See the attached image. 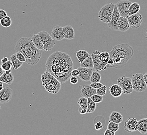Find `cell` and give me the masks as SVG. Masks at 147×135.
<instances>
[{
  "instance_id": "6da1fadb",
  "label": "cell",
  "mask_w": 147,
  "mask_h": 135,
  "mask_svg": "<svg viewBox=\"0 0 147 135\" xmlns=\"http://www.w3.org/2000/svg\"><path fill=\"white\" fill-rule=\"evenodd\" d=\"M74 64L68 53L57 51L52 53L46 61V71L54 76L61 84L67 82L71 76Z\"/></svg>"
},
{
  "instance_id": "7a4b0ae2",
  "label": "cell",
  "mask_w": 147,
  "mask_h": 135,
  "mask_svg": "<svg viewBox=\"0 0 147 135\" xmlns=\"http://www.w3.org/2000/svg\"><path fill=\"white\" fill-rule=\"evenodd\" d=\"M14 48L16 52L23 53L26 59V62L31 65H37L42 56L41 51L36 47L29 37H24L20 39Z\"/></svg>"
},
{
  "instance_id": "3957f363",
  "label": "cell",
  "mask_w": 147,
  "mask_h": 135,
  "mask_svg": "<svg viewBox=\"0 0 147 135\" xmlns=\"http://www.w3.org/2000/svg\"><path fill=\"white\" fill-rule=\"evenodd\" d=\"M134 53L133 47L128 44L115 45L109 52L110 58L113 61V65L111 68L120 69L124 67L133 56Z\"/></svg>"
},
{
  "instance_id": "277c9868",
  "label": "cell",
  "mask_w": 147,
  "mask_h": 135,
  "mask_svg": "<svg viewBox=\"0 0 147 135\" xmlns=\"http://www.w3.org/2000/svg\"><path fill=\"white\" fill-rule=\"evenodd\" d=\"M44 89L49 93L57 94L61 89V83L48 71H45L41 76Z\"/></svg>"
},
{
  "instance_id": "5b68a950",
  "label": "cell",
  "mask_w": 147,
  "mask_h": 135,
  "mask_svg": "<svg viewBox=\"0 0 147 135\" xmlns=\"http://www.w3.org/2000/svg\"><path fill=\"white\" fill-rule=\"evenodd\" d=\"M114 6L115 4L109 3L106 4L101 7L98 12V17L101 21L105 23H108L110 21Z\"/></svg>"
},
{
  "instance_id": "8992f818",
  "label": "cell",
  "mask_w": 147,
  "mask_h": 135,
  "mask_svg": "<svg viewBox=\"0 0 147 135\" xmlns=\"http://www.w3.org/2000/svg\"><path fill=\"white\" fill-rule=\"evenodd\" d=\"M133 90L136 92H143L147 89V86L144 81L142 73H136L133 74L131 78Z\"/></svg>"
},
{
  "instance_id": "52a82bcc",
  "label": "cell",
  "mask_w": 147,
  "mask_h": 135,
  "mask_svg": "<svg viewBox=\"0 0 147 135\" xmlns=\"http://www.w3.org/2000/svg\"><path fill=\"white\" fill-rule=\"evenodd\" d=\"M38 34L42 40L44 51H51L55 44V41L52 38L51 35L47 31H40Z\"/></svg>"
},
{
  "instance_id": "ba28073f",
  "label": "cell",
  "mask_w": 147,
  "mask_h": 135,
  "mask_svg": "<svg viewBox=\"0 0 147 135\" xmlns=\"http://www.w3.org/2000/svg\"><path fill=\"white\" fill-rule=\"evenodd\" d=\"M117 84L121 87L123 93L125 94H131L133 93V88L131 79L123 76L117 79Z\"/></svg>"
},
{
  "instance_id": "9c48e42d",
  "label": "cell",
  "mask_w": 147,
  "mask_h": 135,
  "mask_svg": "<svg viewBox=\"0 0 147 135\" xmlns=\"http://www.w3.org/2000/svg\"><path fill=\"white\" fill-rule=\"evenodd\" d=\"M100 52L99 51H94L91 54V57L93 60V65L94 70L96 71H103L107 69V65L108 63H104L100 59L99 55Z\"/></svg>"
},
{
  "instance_id": "30bf717a",
  "label": "cell",
  "mask_w": 147,
  "mask_h": 135,
  "mask_svg": "<svg viewBox=\"0 0 147 135\" xmlns=\"http://www.w3.org/2000/svg\"><path fill=\"white\" fill-rule=\"evenodd\" d=\"M131 3L128 0H121L116 3V5L121 16L128 18V11Z\"/></svg>"
},
{
  "instance_id": "8fae6325",
  "label": "cell",
  "mask_w": 147,
  "mask_h": 135,
  "mask_svg": "<svg viewBox=\"0 0 147 135\" xmlns=\"http://www.w3.org/2000/svg\"><path fill=\"white\" fill-rule=\"evenodd\" d=\"M130 27L133 29H138L143 21V17L139 13L132 15L127 18Z\"/></svg>"
},
{
  "instance_id": "7c38bea8",
  "label": "cell",
  "mask_w": 147,
  "mask_h": 135,
  "mask_svg": "<svg viewBox=\"0 0 147 135\" xmlns=\"http://www.w3.org/2000/svg\"><path fill=\"white\" fill-rule=\"evenodd\" d=\"M120 14L117 8L116 4H115L114 9L113 11V14L112 15L111 19L109 23H107L108 27L114 31H119L118 30V21L120 17Z\"/></svg>"
},
{
  "instance_id": "4fadbf2b",
  "label": "cell",
  "mask_w": 147,
  "mask_h": 135,
  "mask_svg": "<svg viewBox=\"0 0 147 135\" xmlns=\"http://www.w3.org/2000/svg\"><path fill=\"white\" fill-rule=\"evenodd\" d=\"M13 96V90L10 87H4L2 90L0 91V103L6 104L11 101Z\"/></svg>"
},
{
  "instance_id": "5bb4252c",
  "label": "cell",
  "mask_w": 147,
  "mask_h": 135,
  "mask_svg": "<svg viewBox=\"0 0 147 135\" xmlns=\"http://www.w3.org/2000/svg\"><path fill=\"white\" fill-rule=\"evenodd\" d=\"M124 129L128 132H134L138 130V121L135 118H129L126 121Z\"/></svg>"
},
{
  "instance_id": "9a60e30c",
  "label": "cell",
  "mask_w": 147,
  "mask_h": 135,
  "mask_svg": "<svg viewBox=\"0 0 147 135\" xmlns=\"http://www.w3.org/2000/svg\"><path fill=\"white\" fill-rule=\"evenodd\" d=\"M79 70V74L78 76L83 81L88 82L90 81V77L93 72L92 68H86L80 67L78 68Z\"/></svg>"
},
{
  "instance_id": "2e32d148",
  "label": "cell",
  "mask_w": 147,
  "mask_h": 135,
  "mask_svg": "<svg viewBox=\"0 0 147 135\" xmlns=\"http://www.w3.org/2000/svg\"><path fill=\"white\" fill-rule=\"evenodd\" d=\"M51 36L55 41H60L64 39L63 27L60 25L55 26L51 32Z\"/></svg>"
},
{
  "instance_id": "e0dca14e",
  "label": "cell",
  "mask_w": 147,
  "mask_h": 135,
  "mask_svg": "<svg viewBox=\"0 0 147 135\" xmlns=\"http://www.w3.org/2000/svg\"><path fill=\"white\" fill-rule=\"evenodd\" d=\"M96 90L91 87L90 85H85L82 86L81 90V96L85 98H90L91 97L96 94Z\"/></svg>"
},
{
  "instance_id": "ac0fdd59",
  "label": "cell",
  "mask_w": 147,
  "mask_h": 135,
  "mask_svg": "<svg viewBox=\"0 0 147 135\" xmlns=\"http://www.w3.org/2000/svg\"><path fill=\"white\" fill-rule=\"evenodd\" d=\"M130 27V25L128 21L127 18L120 16L118 21L119 31L122 32H124L128 31Z\"/></svg>"
},
{
  "instance_id": "d6986e66",
  "label": "cell",
  "mask_w": 147,
  "mask_h": 135,
  "mask_svg": "<svg viewBox=\"0 0 147 135\" xmlns=\"http://www.w3.org/2000/svg\"><path fill=\"white\" fill-rule=\"evenodd\" d=\"M77 104L79 105L80 108L78 110L79 113L81 114H85L87 113V106H88V98L84 97H81L78 100Z\"/></svg>"
},
{
  "instance_id": "ffe728a7",
  "label": "cell",
  "mask_w": 147,
  "mask_h": 135,
  "mask_svg": "<svg viewBox=\"0 0 147 135\" xmlns=\"http://www.w3.org/2000/svg\"><path fill=\"white\" fill-rule=\"evenodd\" d=\"M63 31L64 35V39H74L75 31L71 25H65L64 27H63Z\"/></svg>"
},
{
  "instance_id": "44dd1931",
  "label": "cell",
  "mask_w": 147,
  "mask_h": 135,
  "mask_svg": "<svg viewBox=\"0 0 147 135\" xmlns=\"http://www.w3.org/2000/svg\"><path fill=\"white\" fill-rule=\"evenodd\" d=\"M109 90L111 95L115 98L120 97L123 94L122 88L118 84H114L111 85L109 88Z\"/></svg>"
},
{
  "instance_id": "7402d4cb",
  "label": "cell",
  "mask_w": 147,
  "mask_h": 135,
  "mask_svg": "<svg viewBox=\"0 0 147 135\" xmlns=\"http://www.w3.org/2000/svg\"><path fill=\"white\" fill-rule=\"evenodd\" d=\"M31 39L32 41V42L38 49L40 51H44L42 40L38 34H34Z\"/></svg>"
},
{
  "instance_id": "603a6c76",
  "label": "cell",
  "mask_w": 147,
  "mask_h": 135,
  "mask_svg": "<svg viewBox=\"0 0 147 135\" xmlns=\"http://www.w3.org/2000/svg\"><path fill=\"white\" fill-rule=\"evenodd\" d=\"M109 121L115 123L120 124L123 121V116L121 113L117 111H113L109 117Z\"/></svg>"
},
{
  "instance_id": "cb8c5ba5",
  "label": "cell",
  "mask_w": 147,
  "mask_h": 135,
  "mask_svg": "<svg viewBox=\"0 0 147 135\" xmlns=\"http://www.w3.org/2000/svg\"><path fill=\"white\" fill-rule=\"evenodd\" d=\"M0 81L7 84L11 85L14 82V76L12 73H7L4 72L0 77Z\"/></svg>"
},
{
  "instance_id": "d4e9b609",
  "label": "cell",
  "mask_w": 147,
  "mask_h": 135,
  "mask_svg": "<svg viewBox=\"0 0 147 135\" xmlns=\"http://www.w3.org/2000/svg\"><path fill=\"white\" fill-rule=\"evenodd\" d=\"M138 130L142 135L147 133V118H142L138 121Z\"/></svg>"
},
{
  "instance_id": "484cf974",
  "label": "cell",
  "mask_w": 147,
  "mask_h": 135,
  "mask_svg": "<svg viewBox=\"0 0 147 135\" xmlns=\"http://www.w3.org/2000/svg\"><path fill=\"white\" fill-rule=\"evenodd\" d=\"M140 9V6L138 3L135 2V3H131L128 11V17L132 15L135 14L139 13Z\"/></svg>"
},
{
  "instance_id": "4316f807",
  "label": "cell",
  "mask_w": 147,
  "mask_h": 135,
  "mask_svg": "<svg viewBox=\"0 0 147 135\" xmlns=\"http://www.w3.org/2000/svg\"><path fill=\"white\" fill-rule=\"evenodd\" d=\"M90 56V55L88 53V51L84 49L79 50L76 52L77 58L78 60L80 63H82L85 59H87Z\"/></svg>"
},
{
  "instance_id": "83f0119b",
  "label": "cell",
  "mask_w": 147,
  "mask_h": 135,
  "mask_svg": "<svg viewBox=\"0 0 147 135\" xmlns=\"http://www.w3.org/2000/svg\"><path fill=\"white\" fill-rule=\"evenodd\" d=\"M10 60L11 61L13 65V68L14 70H17L20 68L22 67L23 65V62L20 61L18 59H17L16 54H13L10 57Z\"/></svg>"
},
{
  "instance_id": "f1b7e54d",
  "label": "cell",
  "mask_w": 147,
  "mask_h": 135,
  "mask_svg": "<svg viewBox=\"0 0 147 135\" xmlns=\"http://www.w3.org/2000/svg\"><path fill=\"white\" fill-rule=\"evenodd\" d=\"M81 67L86 68H92L93 69V60L91 56L88 57L87 59H85L83 62L80 63Z\"/></svg>"
},
{
  "instance_id": "f546056e",
  "label": "cell",
  "mask_w": 147,
  "mask_h": 135,
  "mask_svg": "<svg viewBox=\"0 0 147 135\" xmlns=\"http://www.w3.org/2000/svg\"><path fill=\"white\" fill-rule=\"evenodd\" d=\"M96 103H95L90 98H88L87 112L88 113H92L96 109Z\"/></svg>"
},
{
  "instance_id": "4dcf8cb0",
  "label": "cell",
  "mask_w": 147,
  "mask_h": 135,
  "mask_svg": "<svg viewBox=\"0 0 147 135\" xmlns=\"http://www.w3.org/2000/svg\"><path fill=\"white\" fill-rule=\"evenodd\" d=\"M11 18L9 16H6L0 20V24L4 28H9L11 25Z\"/></svg>"
},
{
  "instance_id": "1f68e13d",
  "label": "cell",
  "mask_w": 147,
  "mask_h": 135,
  "mask_svg": "<svg viewBox=\"0 0 147 135\" xmlns=\"http://www.w3.org/2000/svg\"><path fill=\"white\" fill-rule=\"evenodd\" d=\"M101 79V75L100 73H99L97 71H93L92 73V75L90 77V81L91 83H96V82H100Z\"/></svg>"
},
{
  "instance_id": "d6a6232c",
  "label": "cell",
  "mask_w": 147,
  "mask_h": 135,
  "mask_svg": "<svg viewBox=\"0 0 147 135\" xmlns=\"http://www.w3.org/2000/svg\"><path fill=\"white\" fill-rule=\"evenodd\" d=\"M99 57L102 62L108 63V61L110 58V55L109 52L103 51L102 53H100L99 55Z\"/></svg>"
},
{
  "instance_id": "836d02e7",
  "label": "cell",
  "mask_w": 147,
  "mask_h": 135,
  "mask_svg": "<svg viewBox=\"0 0 147 135\" xmlns=\"http://www.w3.org/2000/svg\"><path fill=\"white\" fill-rule=\"evenodd\" d=\"M108 129L111 130V131H113L114 132H116L119 129V124L109 121L108 125Z\"/></svg>"
},
{
  "instance_id": "e575fe53",
  "label": "cell",
  "mask_w": 147,
  "mask_h": 135,
  "mask_svg": "<svg viewBox=\"0 0 147 135\" xmlns=\"http://www.w3.org/2000/svg\"><path fill=\"white\" fill-rule=\"evenodd\" d=\"M106 93H107V86L105 85H103L102 87L96 90V94L100 96H105L106 95Z\"/></svg>"
},
{
  "instance_id": "d590c367",
  "label": "cell",
  "mask_w": 147,
  "mask_h": 135,
  "mask_svg": "<svg viewBox=\"0 0 147 135\" xmlns=\"http://www.w3.org/2000/svg\"><path fill=\"white\" fill-rule=\"evenodd\" d=\"M1 67L2 68L3 70L6 71L11 70V68L13 67V65H12L11 61V60H9L7 62L2 64Z\"/></svg>"
},
{
  "instance_id": "8d00e7d4",
  "label": "cell",
  "mask_w": 147,
  "mask_h": 135,
  "mask_svg": "<svg viewBox=\"0 0 147 135\" xmlns=\"http://www.w3.org/2000/svg\"><path fill=\"white\" fill-rule=\"evenodd\" d=\"M90 98L96 104L101 102L103 101V96H100V95L96 94H95V95H94L93 96H91Z\"/></svg>"
},
{
  "instance_id": "74e56055",
  "label": "cell",
  "mask_w": 147,
  "mask_h": 135,
  "mask_svg": "<svg viewBox=\"0 0 147 135\" xmlns=\"http://www.w3.org/2000/svg\"><path fill=\"white\" fill-rule=\"evenodd\" d=\"M16 56L17 57V59L22 62H26V59L25 57L23 55V53L20 52H16Z\"/></svg>"
},
{
  "instance_id": "f35d334b",
  "label": "cell",
  "mask_w": 147,
  "mask_h": 135,
  "mask_svg": "<svg viewBox=\"0 0 147 135\" xmlns=\"http://www.w3.org/2000/svg\"><path fill=\"white\" fill-rule=\"evenodd\" d=\"M103 126H104V125L100 121H98L94 124V128L96 130H102V128H103Z\"/></svg>"
},
{
  "instance_id": "ab89813d",
  "label": "cell",
  "mask_w": 147,
  "mask_h": 135,
  "mask_svg": "<svg viewBox=\"0 0 147 135\" xmlns=\"http://www.w3.org/2000/svg\"><path fill=\"white\" fill-rule=\"evenodd\" d=\"M90 85L91 87H93V88L97 90L99 88L102 87L103 85L102 84V83H101L100 82H96V83H92Z\"/></svg>"
},
{
  "instance_id": "60d3db41",
  "label": "cell",
  "mask_w": 147,
  "mask_h": 135,
  "mask_svg": "<svg viewBox=\"0 0 147 135\" xmlns=\"http://www.w3.org/2000/svg\"><path fill=\"white\" fill-rule=\"evenodd\" d=\"M69 81L71 84H76L78 82V79H77V76H71L69 79Z\"/></svg>"
},
{
  "instance_id": "b9f144b4",
  "label": "cell",
  "mask_w": 147,
  "mask_h": 135,
  "mask_svg": "<svg viewBox=\"0 0 147 135\" xmlns=\"http://www.w3.org/2000/svg\"><path fill=\"white\" fill-rule=\"evenodd\" d=\"M79 72L78 69H73L71 71V76H79Z\"/></svg>"
},
{
  "instance_id": "7bdbcfd3",
  "label": "cell",
  "mask_w": 147,
  "mask_h": 135,
  "mask_svg": "<svg viewBox=\"0 0 147 135\" xmlns=\"http://www.w3.org/2000/svg\"><path fill=\"white\" fill-rule=\"evenodd\" d=\"M6 16H7L6 11L4 10V9H0V17L1 18H3L4 17H5Z\"/></svg>"
},
{
  "instance_id": "ee69618b",
  "label": "cell",
  "mask_w": 147,
  "mask_h": 135,
  "mask_svg": "<svg viewBox=\"0 0 147 135\" xmlns=\"http://www.w3.org/2000/svg\"><path fill=\"white\" fill-rule=\"evenodd\" d=\"M104 135H115V132L113 131H111V130L107 129L105 131Z\"/></svg>"
},
{
  "instance_id": "f6af8a7d",
  "label": "cell",
  "mask_w": 147,
  "mask_h": 135,
  "mask_svg": "<svg viewBox=\"0 0 147 135\" xmlns=\"http://www.w3.org/2000/svg\"><path fill=\"white\" fill-rule=\"evenodd\" d=\"M9 60V58H8L7 57H3L2 59H1V61L2 64H3V63H5V62H7Z\"/></svg>"
},
{
  "instance_id": "bcb514c9",
  "label": "cell",
  "mask_w": 147,
  "mask_h": 135,
  "mask_svg": "<svg viewBox=\"0 0 147 135\" xmlns=\"http://www.w3.org/2000/svg\"><path fill=\"white\" fill-rule=\"evenodd\" d=\"M3 73H4V70L1 67V65H0V77L3 75Z\"/></svg>"
},
{
  "instance_id": "7dc6e473",
  "label": "cell",
  "mask_w": 147,
  "mask_h": 135,
  "mask_svg": "<svg viewBox=\"0 0 147 135\" xmlns=\"http://www.w3.org/2000/svg\"><path fill=\"white\" fill-rule=\"evenodd\" d=\"M144 81L147 86V73H146L144 75Z\"/></svg>"
},
{
  "instance_id": "c3c4849f",
  "label": "cell",
  "mask_w": 147,
  "mask_h": 135,
  "mask_svg": "<svg viewBox=\"0 0 147 135\" xmlns=\"http://www.w3.org/2000/svg\"><path fill=\"white\" fill-rule=\"evenodd\" d=\"M4 88V86H3V82L0 81V91L3 90Z\"/></svg>"
},
{
  "instance_id": "681fc988",
  "label": "cell",
  "mask_w": 147,
  "mask_h": 135,
  "mask_svg": "<svg viewBox=\"0 0 147 135\" xmlns=\"http://www.w3.org/2000/svg\"><path fill=\"white\" fill-rule=\"evenodd\" d=\"M1 19V17H0V20Z\"/></svg>"
},
{
  "instance_id": "f907efd6",
  "label": "cell",
  "mask_w": 147,
  "mask_h": 135,
  "mask_svg": "<svg viewBox=\"0 0 147 135\" xmlns=\"http://www.w3.org/2000/svg\"><path fill=\"white\" fill-rule=\"evenodd\" d=\"M0 108H1V106H0Z\"/></svg>"
}]
</instances>
